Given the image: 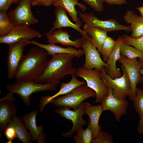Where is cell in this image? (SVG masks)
<instances>
[{
  "label": "cell",
  "instance_id": "cell-2",
  "mask_svg": "<svg viewBox=\"0 0 143 143\" xmlns=\"http://www.w3.org/2000/svg\"><path fill=\"white\" fill-rule=\"evenodd\" d=\"M42 74L34 81L36 83L47 84L64 78L67 75L75 74L77 69L73 66V54L61 53L52 55Z\"/></svg>",
  "mask_w": 143,
  "mask_h": 143
},
{
  "label": "cell",
  "instance_id": "cell-36",
  "mask_svg": "<svg viewBox=\"0 0 143 143\" xmlns=\"http://www.w3.org/2000/svg\"><path fill=\"white\" fill-rule=\"evenodd\" d=\"M32 5L49 7L52 5L53 0H32Z\"/></svg>",
  "mask_w": 143,
  "mask_h": 143
},
{
  "label": "cell",
  "instance_id": "cell-35",
  "mask_svg": "<svg viewBox=\"0 0 143 143\" xmlns=\"http://www.w3.org/2000/svg\"><path fill=\"white\" fill-rule=\"evenodd\" d=\"M5 135L8 140L7 143H12V141L17 137V135L15 129L11 126H6L4 132Z\"/></svg>",
  "mask_w": 143,
  "mask_h": 143
},
{
  "label": "cell",
  "instance_id": "cell-15",
  "mask_svg": "<svg viewBox=\"0 0 143 143\" xmlns=\"http://www.w3.org/2000/svg\"><path fill=\"white\" fill-rule=\"evenodd\" d=\"M37 110H33L24 115L23 121L27 129L29 131L33 141L38 143H44L46 140V134L44 132V128L41 125L37 126L36 123Z\"/></svg>",
  "mask_w": 143,
  "mask_h": 143
},
{
  "label": "cell",
  "instance_id": "cell-41",
  "mask_svg": "<svg viewBox=\"0 0 143 143\" xmlns=\"http://www.w3.org/2000/svg\"><path fill=\"white\" fill-rule=\"evenodd\" d=\"M135 8L139 10L140 14L141 16L143 18V6L136 7Z\"/></svg>",
  "mask_w": 143,
  "mask_h": 143
},
{
  "label": "cell",
  "instance_id": "cell-34",
  "mask_svg": "<svg viewBox=\"0 0 143 143\" xmlns=\"http://www.w3.org/2000/svg\"><path fill=\"white\" fill-rule=\"evenodd\" d=\"M96 11L101 12L104 10L103 3L105 0H82Z\"/></svg>",
  "mask_w": 143,
  "mask_h": 143
},
{
  "label": "cell",
  "instance_id": "cell-13",
  "mask_svg": "<svg viewBox=\"0 0 143 143\" xmlns=\"http://www.w3.org/2000/svg\"><path fill=\"white\" fill-rule=\"evenodd\" d=\"M42 37L39 32L29 26L19 24L14 25L10 32L6 35L0 37V43L10 45L25 39L30 40L35 38Z\"/></svg>",
  "mask_w": 143,
  "mask_h": 143
},
{
  "label": "cell",
  "instance_id": "cell-4",
  "mask_svg": "<svg viewBox=\"0 0 143 143\" xmlns=\"http://www.w3.org/2000/svg\"><path fill=\"white\" fill-rule=\"evenodd\" d=\"M121 68L123 72L122 75L113 79L107 74L105 67H103L99 72L100 77L107 87L111 88L113 95L117 97L120 100H124L127 96H128L132 100V95L129 79L125 69L122 65Z\"/></svg>",
  "mask_w": 143,
  "mask_h": 143
},
{
  "label": "cell",
  "instance_id": "cell-11",
  "mask_svg": "<svg viewBox=\"0 0 143 143\" xmlns=\"http://www.w3.org/2000/svg\"><path fill=\"white\" fill-rule=\"evenodd\" d=\"M117 62L121 64L128 75L131 84L132 100L136 95L137 85L143 81V77L140 72L143 68V65L137 58L131 59L122 55Z\"/></svg>",
  "mask_w": 143,
  "mask_h": 143
},
{
  "label": "cell",
  "instance_id": "cell-31",
  "mask_svg": "<svg viewBox=\"0 0 143 143\" xmlns=\"http://www.w3.org/2000/svg\"><path fill=\"white\" fill-rule=\"evenodd\" d=\"M135 110L138 113L140 120L143 119V89L137 87L136 95L132 100Z\"/></svg>",
  "mask_w": 143,
  "mask_h": 143
},
{
  "label": "cell",
  "instance_id": "cell-27",
  "mask_svg": "<svg viewBox=\"0 0 143 143\" xmlns=\"http://www.w3.org/2000/svg\"><path fill=\"white\" fill-rule=\"evenodd\" d=\"M76 132V135L74 136V139L76 143H91L93 134L89 121L88 125L86 129H83L81 127Z\"/></svg>",
  "mask_w": 143,
  "mask_h": 143
},
{
  "label": "cell",
  "instance_id": "cell-24",
  "mask_svg": "<svg viewBox=\"0 0 143 143\" xmlns=\"http://www.w3.org/2000/svg\"><path fill=\"white\" fill-rule=\"evenodd\" d=\"M11 126L15 129L18 140L23 143H31L33 140L32 135L27 131L22 118L14 116L7 126Z\"/></svg>",
  "mask_w": 143,
  "mask_h": 143
},
{
  "label": "cell",
  "instance_id": "cell-9",
  "mask_svg": "<svg viewBox=\"0 0 143 143\" xmlns=\"http://www.w3.org/2000/svg\"><path fill=\"white\" fill-rule=\"evenodd\" d=\"M32 0H21L18 5L8 14L9 18L14 25L22 24L29 26L37 23L39 20L32 12Z\"/></svg>",
  "mask_w": 143,
  "mask_h": 143
},
{
  "label": "cell",
  "instance_id": "cell-14",
  "mask_svg": "<svg viewBox=\"0 0 143 143\" xmlns=\"http://www.w3.org/2000/svg\"><path fill=\"white\" fill-rule=\"evenodd\" d=\"M107 87L108 94L101 102L102 110L110 111L114 115L115 119L119 122L121 118L126 113L128 102L126 100H122L117 97L113 95L111 88Z\"/></svg>",
  "mask_w": 143,
  "mask_h": 143
},
{
  "label": "cell",
  "instance_id": "cell-5",
  "mask_svg": "<svg viewBox=\"0 0 143 143\" xmlns=\"http://www.w3.org/2000/svg\"><path fill=\"white\" fill-rule=\"evenodd\" d=\"M96 96V92L93 90L83 84L64 96L55 98L50 103L55 106H66L75 109L85 100Z\"/></svg>",
  "mask_w": 143,
  "mask_h": 143
},
{
  "label": "cell",
  "instance_id": "cell-26",
  "mask_svg": "<svg viewBox=\"0 0 143 143\" xmlns=\"http://www.w3.org/2000/svg\"><path fill=\"white\" fill-rule=\"evenodd\" d=\"M83 30L91 35L92 43L100 53L102 45L108 36L107 32L86 23L83 26Z\"/></svg>",
  "mask_w": 143,
  "mask_h": 143
},
{
  "label": "cell",
  "instance_id": "cell-18",
  "mask_svg": "<svg viewBox=\"0 0 143 143\" xmlns=\"http://www.w3.org/2000/svg\"><path fill=\"white\" fill-rule=\"evenodd\" d=\"M15 100L3 97L0 100V136L5 131L7 125L14 115L18 108L13 102Z\"/></svg>",
  "mask_w": 143,
  "mask_h": 143
},
{
  "label": "cell",
  "instance_id": "cell-17",
  "mask_svg": "<svg viewBox=\"0 0 143 143\" xmlns=\"http://www.w3.org/2000/svg\"><path fill=\"white\" fill-rule=\"evenodd\" d=\"M72 78L68 83L62 82L60 85V90L56 93L51 96H42L41 97L39 104L41 113H42L46 105L50 103L53 99L62 95H65L70 93L77 87L86 84L84 81L78 80L75 74L72 75Z\"/></svg>",
  "mask_w": 143,
  "mask_h": 143
},
{
  "label": "cell",
  "instance_id": "cell-40",
  "mask_svg": "<svg viewBox=\"0 0 143 143\" xmlns=\"http://www.w3.org/2000/svg\"><path fill=\"white\" fill-rule=\"evenodd\" d=\"M21 0H8V7L9 8L10 6L13 3L19 4Z\"/></svg>",
  "mask_w": 143,
  "mask_h": 143
},
{
  "label": "cell",
  "instance_id": "cell-29",
  "mask_svg": "<svg viewBox=\"0 0 143 143\" xmlns=\"http://www.w3.org/2000/svg\"><path fill=\"white\" fill-rule=\"evenodd\" d=\"M121 55L131 59L143 57V53L139 50L133 46H131L123 42L120 48Z\"/></svg>",
  "mask_w": 143,
  "mask_h": 143
},
{
  "label": "cell",
  "instance_id": "cell-32",
  "mask_svg": "<svg viewBox=\"0 0 143 143\" xmlns=\"http://www.w3.org/2000/svg\"><path fill=\"white\" fill-rule=\"evenodd\" d=\"M122 37L123 42L138 49L143 53V36L138 38H134L126 34Z\"/></svg>",
  "mask_w": 143,
  "mask_h": 143
},
{
  "label": "cell",
  "instance_id": "cell-23",
  "mask_svg": "<svg viewBox=\"0 0 143 143\" xmlns=\"http://www.w3.org/2000/svg\"><path fill=\"white\" fill-rule=\"evenodd\" d=\"M125 22L131 24L132 32L130 36L136 38L143 36V18L132 10H128L123 17Z\"/></svg>",
  "mask_w": 143,
  "mask_h": 143
},
{
  "label": "cell",
  "instance_id": "cell-37",
  "mask_svg": "<svg viewBox=\"0 0 143 143\" xmlns=\"http://www.w3.org/2000/svg\"><path fill=\"white\" fill-rule=\"evenodd\" d=\"M105 2L110 5H121L127 3L126 0H105Z\"/></svg>",
  "mask_w": 143,
  "mask_h": 143
},
{
  "label": "cell",
  "instance_id": "cell-3",
  "mask_svg": "<svg viewBox=\"0 0 143 143\" xmlns=\"http://www.w3.org/2000/svg\"><path fill=\"white\" fill-rule=\"evenodd\" d=\"M59 83V80L44 84L36 83L34 81L16 82L7 85L6 88L8 92L18 94L24 104L29 106L31 104L30 96L32 93L40 91H53L56 90Z\"/></svg>",
  "mask_w": 143,
  "mask_h": 143
},
{
  "label": "cell",
  "instance_id": "cell-1",
  "mask_svg": "<svg viewBox=\"0 0 143 143\" xmlns=\"http://www.w3.org/2000/svg\"><path fill=\"white\" fill-rule=\"evenodd\" d=\"M47 52L39 47L31 48L24 55L15 73L16 82L34 81L44 70L48 62Z\"/></svg>",
  "mask_w": 143,
  "mask_h": 143
},
{
  "label": "cell",
  "instance_id": "cell-28",
  "mask_svg": "<svg viewBox=\"0 0 143 143\" xmlns=\"http://www.w3.org/2000/svg\"><path fill=\"white\" fill-rule=\"evenodd\" d=\"M14 26L10 20L7 12L0 11V37L7 35Z\"/></svg>",
  "mask_w": 143,
  "mask_h": 143
},
{
  "label": "cell",
  "instance_id": "cell-22",
  "mask_svg": "<svg viewBox=\"0 0 143 143\" xmlns=\"http://www.w3.org/2000/svg\"><path fill=\"white\" fill-rule=\"evenodd\" d=\"M29 44H32L45 49L48 55L52 56L57 54L66 53L73 54L77 57H80L84 55V51L78 50L71 46L64 48L55 44H43L34 40H30Z\"/></svg>",
  "mask_w": 143,
  "mask_h": 143
},
{
  "label": "cell",
  "instance_id": "cell-25",
  "mask_svg": "<svg viewBox=\"0 0 143 143\" xmlns=\"http://www.w3.org/2000/svg\"><path fill=\"white\" fill-rule=\"evenodd\" d=\"M78 0H56L54 1L52 5L55 7L60 6L63 7L67 12L72 20L76 23L81 25V21L78 17V13L75 6L78 5L83 11L87 10L86 6L78 2Z\"/></svg>",
  "mask_w": 143,
  "mask_h": 143
},
{
  "label": "cell",
  "instance_id": "cell-19",
  "mask_svg": "<svg viewBox=\"0 0 143 143\" xmlns=\"http://www.w3.org/2000/svg\"><path fill=\"white\" fill-rule=\"evenodd\" d=\"M116 44L113 51L110 55L106 62L107 67L105 70L107 74L111 78L114 79L121 76V72L117 68V62L120 58V46L123 42L122 36H120L116 40Z\"/></svg>",
  "mask_w": 143,
  "mask_h": 143
},
{
  "label": "cell",
  "instance_id": "cell-16",
  "mask_svg": "<svg viewBox=\"0 0 143 143\" xmlns=\"http://www.w3.org/2000/svg\"><path fill=\"white\" fill-rule=\"evenodd\" d=\"M55 7L54 13L56 19L53 24V27L48 32L42 35V36L51 33L57 29L65 27L74 29L79 32L82 36L88 35L87 33L81 29V25L76 23L74 24L69 20L67 15V11L63 7L60 6Z\"/></svg>",
  "mask_w": 143,
  "mask_h": 143
},
{
  "label": "cell",
  "instance_id": "cell-21",
  "mask_svg": "<svg viewBox=\"0 0 143 143\" xmlns=\"http://www.w3.org/2000/svg\"><path fill=\"white\" fill-rule=\"evenodd\" d=\"M46 35L47 42L50 44L59 43L63 46H73L77 48L82 47L81 38L78 37L74 41L71 40L70 38L71 36L68 32L61 28L56 30Z\"/></svg>",
  "mask_w": 143,
  "mask_h": 143
},
{
  "label": "cell",
  "instance_id": "cell-20",
  "mask_svg": "<svg viewBox=\"0 0 143 143\" xmlns=\"http://www.w3.org/2000/svg\"><path fill=\"white\" fill-rule=\"evenodd\" d=\"M85 113L90 118L88 119L92 131V138L96 137L102 127L99 124L100 117L103 111L101 105H92L89 102H83Z\"/></svg>",
  "mask_w": 143,
  "mask_h": 143
},
{
  "label": "cell",
  "instance_id": "cell-7",
  "mask_svg": "<svg viewBox=\"0 0 143 143\" xmlns=\"http://www.w3.org/2000/svg\"><path fill=\"white\" fill-rule=\"evenodd\" d=\"M70 108L66 106H60L55 111L56 113L72 122L73 127L71 130L66 133H61V136L64 137H71L75 132L83 126L87 124L86 121L82 117L85 114L83 102H82L76 109L71 110Z\"/></svg>",
  "mask_w": 143,
  "mask_h": 143
},
{
  "label": "cell",
  "instance_id": "cell-42",
  "mask_svg": "<svg viewBox=\"0 0 143 143\" xmlns=\"http://www.w3.org/2000/svg\"><path fill=\"white\" fill-rule=\"evenodd\" d=\"M138 60L143 65V57L139 58ZM140 74L143 75V68L140 69Z\"/></svg>",
  "mask_w": 143,
  "mask_h": 143
},
{
  "label": "cell",
  "instance_id": "cell-6",
  "mask_svg": "<svg viewBox=\"0 0 143 143\" xmlns=\"http://www.w3.org/2000/svg\"><path fill=\"white\" fill-rule=\"evenodd\" d=\"M100 71L97 69L87 70L80 67L77 69L75 74L76 76L83 79L87 86L95 92L96 103L101 102L109 93L108 88L100 77Z\"/></svg>",
  "mask_w": 143,
  "mask_h": 143
},
{
  "label": "cell",
  "instance_id": "cell-39",
  "mask_svg": "<svg viewBox=\"0 0 143 143\" xmlns=\"http://www.w3.org/2000/svg\"><path fill=\"white\" fill-rule=\"evenodd\" d=\"M137 130L140 134H143V119L140 120L138 124Z\"/></svg>",
  "mask_w": 143,
  "mask_h": 143
},
{
  "label": "cell",
  "instance_id": "cell-8",
  "mask_svg": "<svg viewBox=\"0 0 143 143\" xmlns=\"http://www.w3.org/2000/svg\"><path fill=\"white\" fill-rule=\"evenodd\" d=\"M81 40L82 47L85 55L83 68L87 70L97 69L100 71L103 67L106 68L107 64L101 59L100 52L92 42L91 38L87 35L82 36Z\"/></svg>",
  "mask_w": 143,
  "mask_h": 143
},
{
  "label": "cell",
  "instance_id": "cell-38",
  "mask_svg": "<svg viewBox=\"0 0 143 143\" xmlns=\"http://www.w3.org/2000/svg\"><path fill=\"white\" fill-rule=\"evenodd\" d=\"M8 0H0V11L7 12Z\"/></svg>",
  "mask_w": 143,
  "mask_h": 143
},
{
  "label": "cell",
  "instance_id": "cell-10",
  "mask_svg": "<svg viewBox=\"0 0 143 143\" xmlns=\"http://www.w3.org/2000/svg\"><path fill=\"white\" fill-rule=\"evenodd\" d=\"M78 12V15L82 18V21L85 23L107 32L121 30L127 32L132 31L130 25L124 26L114 19H110L107 20H103L99 19L92 12L83 13L79 11Z\"/></svg>",
  "mask_w": 143,
  "mask_h": 143
},
{
  "label": "cell",
  "instance_id": "cell-33",
  "mask_svg": "<svg viewBox=\"0 0 143 143\" xmlns=\"http://www.w3.org/2000/svg\"><path fill=\"white\" fill-rule=\"evenodd\" d=\"M112 136L110 134L101 130L97 136L92 138V143H114Z\"/></svg>",
  "mask_w": 143,
  "mask_h": 143
},
{
  "label": "cell",
  "instance_id": "cell-30",
  "mask_svg": "<svg viewBox=\"0 0 143 143\" xmlns=\"http://www.w3.org/2000/svg\"><path fill=\"white\" fill-rule=\"evenodd\" d=\"M116 41L108 36L103 44L100 53L104 61L106 62L110 55L115 47Z\"/></svg>",
  "mask_w": 143,
  "mask_h": 143
},
{
  "label": "cell",
  "instance_id": "cell-12",
  "mask_svg": "<svg viewBox=\"0 0 143 143\" xmlns=\"http://www.w3.org/2000/svg\"><path fill=\"white\" fill-rule=\"evenodd\" d=\"M29 39H25L9 45L7 58L8 77L9 79L14 78L16 73L23 56L25 46L29 44Z\"/></svg>",
  "mask_w": 143,
  "mask_h": 143
}]
</instances>
